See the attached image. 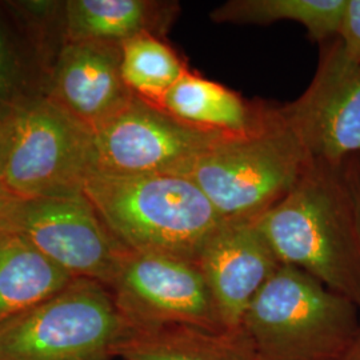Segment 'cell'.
I'll list each match as a JSON object with an SVG mask.
<instances>
[{"instance_id":"obj_1","label":"cell","mask_w":360,"mask_h":360,"mask_svg":"<svg viewBox=\"0 0 360 360\" xmlns=\"http://www.w3.org/2000/svg\"><path fill=\"white\" fill-rule=\"evenodd\" d=\"M257 221L282 264L307 272L360 311V243L343 163L312 160Z\"/></svg>"},{"instance_id":"obj_2","label":"cell","mask_w":360,"mask_h":360,"mask_svg":"<svg viewBox=\"0 0 360 360\" xmlns=\"http://www.w3.org/2000/svg\"><path fill=\"white\" fill-rule=\"evenodd\" d=\"M83 193L129 251L195 262L200 247L223 220L193 180L175 174L94 172Z\"/></svg>"},{"instance_id":"obj_3","label":"cell","mask_w":360,"mask_h":360,"mask_svg":"<svg viewBox=\"0 0 360 360\" xmlns=\"http://www.w3.org/2000/svg\"><path fill=\"white\" fill-rule=\"evenodd\" d=\"M311 162L281 108L267 107L255 129L220 135L176 175L193 180L223 220L257 218L295 187Z\"/></svg>"},{"instance_id":"obj_4","label":"cell","mask_w":360,"mask_h":360,"mask_svg":"<svg viewBox=\"0 0 360 360\" xmlns=\"http://www.w3.org/2000/svg\"><path fill=\"white\" fill-rule=\"evenodd\" d=\"M257 360H342L360 331V311L294 266L281 264L235 330Z\"/></svg>"},{"instance_id":"obj_5","label":"cell","mask_w":360,"mask_h":360,"mask_svg":"<svg viewBox=\"0 0 360 360\" xmlns=\"http://www.w3.org/2000/svg\"><path fill=\"white\" fill-rule=\"evenodd\" d=\"M129 330L107 285L74 279L0 323V360H112Z\"/></svg>"},{"instance_id":"obj_6","label":"cell","mask_w":360,"mask_h":360,"mask_svg":"<svg viewBox=\"0 0 360 360\" xmlns=\"http://www.w3.org/2000/svg\"><path fill=\"white\" fill-rule=\"evenodd\" d=\"M0 181L26 199L83 193L95 171L94 131L49 98L8 105Z\"/></svg>"},{"instance_id":"obj_7","label":"cell","mask_w":360,"mask_h":360,"mask_svg":"<svg viewBox=\"0 0 360 360\" xmlns=\"http://www.w3.org/2000/svg\"><path fill=\"white\" fill-rule=\"evenodd\" d=\"M108 288L132 328L172 324L232 333L205 275L190 259L127 251Z\"/></svg>"},{"instance_id":"obj_8","label":"cell","mask_w":360,"mask_h":360,"mask_svg":"<svg viewBox=\"0 0 360 360\" xmlns=\"http://www.w3.org/2000/svg\"><path fill=\"white\" fill-rule=\"evenodd\" d=\"M220 135L187 124L135 95L124 108L94 129V172L176 175Z\"/></svg>"},{"instance_id":"obj_9","label":"cell","mask_w":360,"mask_h":360,"mask_svg":"<svg viewBox=\"0 0 360 360\" xmlns=\"http://www.w3.org/2000/svg\"><path fill=\"white\" fill-rule=\"evenodd\" d=\"M13 231L74 279L110 287L127 248L107 229L84 193L26 199Z\"/></svg>"},{"instance_id":"obj_10","label":"cell","mask_w":360,"mask_h":360,"mask_svg":"<svg viewBox=\"0 0 360 360\" xmlns=\"http://www.w3.org/2000/svg\"><path fill=\"white\" fill-rule=\"evenodd\" d=\"M281 111L311 160L339 166L360 154V63L340 38L323 43L309 89Z\"/></svg>"},{"instance_id":"obj_11","label":"cell","mask_w":360,"mask_h":360,"mask_svg":"<svg viewBox=\"0 0 360 360\" xmlns=\"http://www.w3.org/2000/svg\"><path fill=\"white\" fill-rule=\"evenodd\" d=\"M195 263L229 331L238 328L255 296L282 264L257 218L221 220L200 247Z\"/></svg>"},{"instance_id":"obj_12","label":"cell","mask_w":360,"mask_h":360,"mask_svg":"<svg viewBox=\"0 0 360 360\" xmlns=\"http://www.w3.org/2000/svg\"><path fill=\"white\" fill-rule=\"evenodd\" d=\"M134 96L122 77L120 44L68 41L58 58L47 98L94 131Z\"/></svg>"},{"instance_id":"obj_13","label":"cell","mask_w":360,"mask_h":360,"mask_svg":"<svg viewBox=\"0 0 360 360\" xmlns=\"http://www.w3.org/2000/svg\"><path fill=\"white\" fill-rule=\"evenodd\" d=\"M179 10L176 1L70 0L65 1L68 41L122 44L144 32L162 38Z\"/></svg>"},{"instance_id":"obj_14","label":"cell","mask_w":360,"mask_h":360,"mask_svg":"<svg viewBox=\"0 0 360 360\" xmlns=\"http://www.w3.org/2000/svg\"><path fill=\"white\" fill-rule=\"evenodd\" d=\"M156 104L187 124L220 134H245L255 129L269 107L250 103L235 91L191 71Z\"/></svg>"},{"instance_id":"obj_15","label":"cell","mask_w":360,"mask_h":360,"mask_svg":"<svg viewBox=\"0 0 360 360\" xmlns=\"http://www.w3.org/2000/svg\"><path fill=\"white\" fill-rule=\"evenodd\" d=\"M74 278L19 232H0V323L60 292Z\"/></svg>"},{"instance_id":"obj_16","label":"cell","mask_w":360,"mask_h":360,"mask_svg":"<svg viewBox=\"0 0 360 360\" xmlns=\"http://www.w3.org/2000/svg\"><path fill=\"white\" fill-rule=\"evenodd\" d=\"M116 356L123 360H257L236 331L212 333L172 324L131 327Z\"/></svg>"},{"instance_id":"obj_17","label":"cell","mask_w":360,"mask_h":360,"mask_svg":"<svg viewBox=\"0 0 360 360\" xmlns=\"http://www.w3.org/2000/svg\"><path fill=\"white\" fill-rule=\"evenodd\" d=\"M347 0H229L210 18L217 23L271 25L296 22L306 27L309 39L321 44L339 38Z\"/></svg>"},{"instance_id":"obj_18","label":"cell","mask_w":360,"mask_h":360,"mask_svg":"<svg viewBox=\"0 0 360 360\" xmlns=\"http://www.w3.org/2000/svg\"><path fill=\"white\" fill-rule=\"evenodd\" d=\"M122 77L136 96L158 103L180 77L187 65L160 37L144 32L120 44Z\"/></svg>"},{"instance_id":"obj_19","label":"cell","mask_w":360,"mask_h":360,"mask_svg":"<svg viewBox=\"0 0 360 360\" xmlns=\"http://www.w3.org/2000/svg\"><path fill=\"white\" fill-rule=\"evenodd\" d=\"M339 38L351 58L360 63V0H347Z\"/></svg>"},{"instance_id":"obj_20","label":"cell","mask_w":360,"mask_h":360,"mask_svg":"<svg viewBox=\"0 0 360 360\" xmlns=\"http://www.w3.org/2000/svg\"><path fill=\"white\" fill-rule=\"evenodd\" d=\"M343 175L351 195L360 243V154L351 155L343 162Z\"/></svg>"},{"instance_id":"obj_21","label":"cell","mask_w":360,"mask_h":360,"mask_svg":"<svg viewBox=\"0 0 360 360\" xmlns=\"http://www.w3.org/2000/svg\"><path fill=\"white\" fill-rule=\"evenodd\" d=\"M26 198L13 193L0 181V232L13 231L15 221Z\"/></svg>"},{"instance_id":"obj_22","label":"cell","mask_w":360,"mask_h":360,"mask_svg":"<svg viewBox=\"0 0 360 360\" xmlns=\"http://www.w3.org/2000/svg\"><path fill=\"white\" fill-rule=\"evenodd\" d=\"M11 70H10V62L8 55L4 46L3 38L0 35V103L6 101L11 90Z\"/></svg>"},{"instance_id":"obj_23","label":"cell","mask_w":360,"mask_h":360,"mask_svg":"<svg viewBox=\"0 0 360 360\" xmlns=\"http://www.w3.org/2000/svg\"><path fill=\"white\" fill-rule=\"evenodd\" d=\"M7 107L3 110L0 108V176H1V169H3L4 154H6V144H7V119H6Z\"/></svg>"},{"instance_id":"obj_24","label":"cell","mask_w":360,"mask_h":360,"mask_svg":"<svg viewBox=\"0 0 360 360\" xmlns=\"http://www.w3.org/2000/svg\"><path fill=\"white\" fill-rule=\"evenodd\" d=\"M342 360H360V331L356 340L348 349L347 354L342 358Z\"/></svg>"}]
</instances>
